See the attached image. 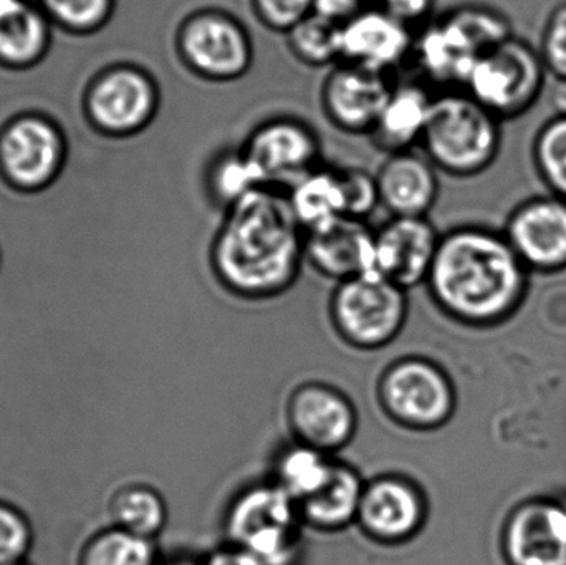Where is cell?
Returning <instances> with one entry per match:
<instances>
[{"label": "cell", "mask_w": 566, "mask_h": 565, "mask_svg": "<svg viewBox=\"0 0 566 565\" xmlns=\"http://www.w3.org/2000/svg\"><path fill=\"white\" fill-rule=\"evenodd\" d=\"M209 262L222 289L242 301L281 297L305 264V231L286 192L261 188L224 211Z\"/></svg>", "instance_id": "cell-1"}, {"label": "cell", "mask_w": 566, "mask_h": 565, "mask_svg": "<svg viewBox=\"0 0 566 565\" xmlns=\"http://www.w3.org/2000/svg\"><path fill=\"white\" fill-rule=\"evenodd\" d=\"M426 284L442 312L474 324L507 311L521 269L511 242L485 229L459 228L439 239Z\"/></svg>", "instance_id": "cell-2"}, {"label": "cell", "mask_w": 566, "mask_h": 565, "mask_svg": "<svg viewBox=\"0 0 566 565\" xmlns=\"http://www.w3.org/2000/svg\"><path fill=\"white\" fill-rule=\"evenodd\" d=\"M514 35L511 19L488 3H462L415 35L411 60L422 82L462 90L475 63Z\"/></svg>", "instance_id": "cell-3"}, {"label": "cell", "mask_w": 566, "mask_h": 565, "mask_svg": "<svg viewBox=\"0 0 566 565\" xmlns=\"http://www.w3.org/2000/svg\"><path fill=\"white\" fill-rule=\"evenodd\" d=\"M502 123L464 90H444L436 95L419 146L438 171L474 178L497 161Z\"/></svg>", "instance_id": "cell-4"}, {"label": "cell", "mask_w": 566, "mask_h": 565, "mask_svg": "<svg viewBox=\"0 0 566 565\" xmlns=\"http://www.w3.org/2000/svg\"><path fill=\"white\" fill-rule=\"evenodd\" d=\"M303 527L298 504L272 480L239 491L224 516L229 546L264 565H296Z\"/></svg>", "instance_id": "cell-5"}, {"label": "cell", "mask_w": 566, "mask_h": 565, "mask_svg": "<svg viewBox=\"0 0 566 565\" xmlns=\"http://www.w3.org/2000/svg\"><path fill=\"white\" fill-rule=\"evenodd\" d=\"M408 312V292L376 272L338 282L328 305L339 341L361 352L391 345L401 335Z\"/></svg>", "instance_id": "cell-6"}, {"label": "cell", "mask_w": 566, "mask_h": 565, "mask_svg": "<svg viewBox=\"0 0 566 565\" xmlns=\"http://www.w3.org/2000/svg\"><path fill=\"white\" fill-rule=\"evenodd\" d=\"M376 401L382 415L402 430L426 433L444 427L454 414V387L431 358L405 355L379 375Z\"/></svg>", "instance_id": "cell-7"}, {"label": "cell", "mask_w": 566, "mask_h": 565, "mask_svg": "<svg viewBox=\"0 0 566 565\" xmlns=\"http://www.w3.org/2000/svg\"><path fill=\"white\" fill-rule=\"evenodd\" d=\"M547 76L537 46L514 33L475 63L462 90L492 115L507 122L531 112L544 92Z\"/></svg>", "instance_id": "cell-8"}, {"label": "cell", "mask_w": 566, "mask_h": 565, "mask_svg": "<svg viewBox=\"0 0 566 565\" xmlns=\"http://www.w3.org/2000/svg\"><path fill=\"white\" fill-rule=\"evenodd\" d=\"M175 49L182 65L206 82H235L254 65L251 32L222 9H199L186 15L176 29Z\"/></svg>", "instance_id": "cell-9"}, {"label": "cell", "mask_w": 566, "mask_h": 565, "mask_svg": "<svg viewBox=\"0 0 566 565\" xmlns=\"http://www.w3.org/2000/svg\"><path fill=\"white\" fill-rule=\"evenodd\" d=\"M161 106L158 75L143 63L112 66L93 82L86 96V109L96 128L119 138L153 128Z\"/></svg>", "instance_id": "cell-10"}, {"label": "cell", "mask_w": 566, "mask_h": 565, "mask_svg": "<svg viewBox=\"0 0 566 565\" xmlns=\"http://www.w3.org/2000/svg\"><path fill=\"white\" fill-rule=\"evenodd\" d=\"M429 517V501L415 478L382 473L366 480L356 526L378 546L398 547L415 541Z\"/></svg>", "instance_id": "cell-11"}, {"label": "cell", "mask_w": 566, "mask_h": 565, "mask_svg": "<svg viewBox=\"0 0 566 565\" xmlns=\"http://www.w3.org/2000/svg\"><path fill=\"white\" fill-rule=\"evenodd\" d=\"M285 421L293 441L336 457L358 433L355 401L335 385L310 380L296 385L285 404Z\"/></svg>", "instance_id": "cell-12"}, {"label": "cell", "mask_w": 566, "mask_h": 565, "mask_svg": "<svg viewBox=\"0 0 566 565\" xmlns=\"http://www.w3.org/2000/svg\"><path fill=\"white\" fill-rule=\"evenodd\" d=\"M241 148L261 172L265 188L285 192L322 165L318 133L295 116L265 119L252 129Z\"/></svg>", "instance_id": "cell-13"}, {"label": "cell", "mask_w": 566, "mask_h": 565, "mask_svg": "<svg viewBox=\"0 0 566 565\" xmlns=\"http://www.w3.org/2000/svg\"><path fill=\"white\" fill-rule=\"evenodd\" d=\"M65 138L52 119L23 115L0 135L3 175L23 191H39L59 176L65 161Z\"/></svg>", "instance_id": "cell-14"}, {"label": "cell", "mask_w": 566, "mask_h": 565, "mask_svg": "<svg viewBox=\"0 0 566 565\" xmlns=\"http://www.w3.org/2000/svg\"><path fill=\"white\" fill-rule=\"evenodd\" d=\"M395 83L386 73L338 62L323 80V115L339 132L369 135L385 108Z\"/></svg>", "instance_id": "cell-15"}, {"label": "cell", "mask_w": 566, "mask_h": 565, "mask_svg": "<svg viewBox=\"0 0 566 565\" xmlns=\"http://www.w3.org/2000/svg\"><path fill=\"white\" fill-rule=\"evenodd\" d=\"M439 239L428 218H391L375 231L373 272L409 292L428 279Z\"/></svg>", "instance_id": "cell-16"}, {"label": "cell", "mask_w": 566, "mask_h": 565, "mask_svg": "<svg viewBox=\"0 0 566 565\" xmlns=\"http://www.w3.org/2000/svg\"><path fill=\"white\" fill-rule=\"evenodd\" d=\"M415 35L381 7L363 9L339 27V62L389 75L411 60Z\"/></svg>", "instance_id": "cell-17"}, {"label": "cell", "mask_w": 566, "mask_h": 565, "mask_svg": "<svg viewBox=\"0 0 566 565\" xmlns=\"http://www.w3.org/2000/svg\"><path fill=\"white\" fill-rule=\"evenodd\" d=\"M305 262L336 284L373 272L375 229L365 219L339 216L305 231Z\"/></svg>", "instance_id": "cell-18"}, {"label": "cell", "mask_w": 566, "mask_h": 565, "mask_svg": "<svg viewBox=\"0 0 566 565\" xmlns=\"http://www.w3.org/2000/svg\"><path fill=\"white\" fill-rule=\"evenodd\" d=\"M424 153L388 155L376 171L379 205L391 218H428L439 198V176Z\"/></svg>", "instance_id": "cell-19"}, {"label": "cell", "mask_w": 566, "mask_h": 565, "mask_svg": "<svg viewBox=\"0 0 566 565\" xmlns=\"http://www.w3.org/2000/svg\"><path fill=\"white\" fill-rule=\"evenodd\" d=\"M507 229L514 251L532 264H565L566 199L555 195L527 199L512 212Z\"/></svg>", "instance_id": "cell-20"}, {"label": "cell", "mask_w": 566, "mask_h": 565, "mask_svg": "<svg viewBox=\"0 0 566 565\" xmlns=\"http://www.w3.org/2000/svg\"><path fill=\"white\" fill-rule=\"evenodd\" d=\"M434 98L428 83H395L378 122L369 133L376 148L392 155L421 145Z\"/></svg>", "instance_id": "cell-21"}, {"label": "cell", "mask_w": 566, "mask_h": 565, "mask_svg": "<svg viewBox=\"0 0 566 565\" xmlns=\"http://www.w3.org/2000/svg\"><path fill=\"white\" fill-rule=\"evenodd\" d=\"M366 480L358 468L336 458L325 486L298 504L303 524L322 534H336L356 526Z\"/></svg>", "instance_id": "cell-22"}, {"label": "cell", "mask_w": 566, "mask_h": 565, "mask_svg": "<svg viewBox=\"0 0 566 565\" xmlns=\"http://www.w3.org/2000/svg\"><path fill=\"white\" fill-rule=\"evenodd\" d=\"M514 565H566V511L532 506L522 511L507 536Z\"/></svg>", "instance_id": "cell-23"}, {"label": "cell", "mask_w": 566, "mask_h": 565, "mask_svg": "<svg viewBox=\"0 0 566 565\" xmlns=\"http://www.w3.org/2000/svg\"><path fill=\"white\" fill-rule=\"evenodd\" d=\"M290 208L303 231L345 216L342 168L316 166L286 191Z\"/></svg>", "instance_id": "cell-24"}, {"label": "cell", "mask_w": 566, "mask_h": 565, "mask_svg": "<svg viewBox=\"0 0 566 565\" xmlns=\"http://www.w3.org/2000/svg\"><path fill=\"white\" fill-rule=\"evenodd\" d=\"M52 22L35 0L0 15V62L25 69L39 62L50 45Z\"/></svg>", "instance_id": "cell-25"}, {"label": "cell", "mask_w": 566, "mask_h": 565, "mask_svg": "<svg viewBox=\"0 0 566 565\" xmlns=\"http://www.w3.org/2000/svg\"><path fill=\"white\" fill-rule=\"evenodd\" d=\"M335 460L332 454L292 440L275 457L272 481L300 504L325 486Z\"/></svg>", "instance_id": "cell-26"}, {"label": "cell", "mask_w": 566, "mask_h": 565, "mask_svg": "<svg viewBox=\"0 0 566 565\" xmlns=\"http://www.w3.org/2000/svg\"><path fill=\"white\" fill-rule=\"evenodd\" d=\"M112 517L113 526L156 541L168 526L169 504L156 484H129L113 501Z\"/></svg>", "instance_id": "cell-27"}, {"label": "cell", "mask_w": 566, "mask_h": 565, "mask_svg": "<svg viewBox=\"0 0 566 565\" xmlns=\"http://www.w3.org/2000/svg\"><path fill=\"white\" fill-rule=\"evenodd\" d=\"M261 188L264 179L242 148L222 149L206 169V191L222 211Z\"/></svg>", "instance_id": "cell-28"}, {"label": "cell", "mask_w": 566, "mask_h": 565, "mask_svg": "<svg viewBox=\"0 0 566 565\" xmlns=\"http://www.w3.org/2000/svg\"><path fill=\"white\" fill-rule=\"evenodd\" d=\"M159 561L155 540L112 527L88 544L82 565H158Z\"/></svg>", "instance_id": "cell-29"}, {"label": "cell", "mask_w": 566, "mask_h": 565, "mask_svg": "<svg viewBox=\"0 0 566 565\" xmlns=\"http://www.w3.org/2000/svg\"><path fill=\"white\" fill-rule=\"evenodd\" d=\"M285 35L290 52L303 65L323 69L339 62V25L315 13L296 23Z\"/></svg>", "instance_id": "cell-30"}, {"label": "cell", "mask_w": 566, "mask_h": 565, "mask_svg": "<svg viewBox=\"0 0 566 565\" xmlns=\"http://www.w3.org/2000/svg\"><path fill=\"white\" fill-rule=\"evenodd\" d=\"M532 161L551 195L566 199V115H554L537 129Z\"/></svg>", "instance_id": "cell-31"}, {"label": "cell", "mask_w": 566, "mask_h": 565, "mask_svg": "<svg viewBox=\"0 0 566 565\" xmlns=\"http://www.w3.org/2000/svg\"><path fill=\"white\" fill-rule=\"evenodd\" d=\"M40 9L70 32H93L108 22L115 10V0H35Z\"/></svg>", "instance_id": "cell-32"}, {"label": "cell", "mask_w": 566, "mask_h": 565, "mask_svg": "<svg viewBox=\"0 0 566 565\" xmlns=\"http://www.w3.org/2000/svg\"><path fill=\"white\" fill-rule=\"evenodd\" d=\"M537 49L548 75L566 82V0L548 12Z\"/></svg>", "instance_id": "cell-33"}, {"label": "cell", "mask_w": 566, "mask_h": 565, "mask_svg": "<svg viewBox=\"0 0 566 565\" xmlns=\"http://www.w3.org/2000/svg\"><path fill=\"white\" fill-rule=\"evenodd\" d=\"M32 547V531L25 517L0 503V565L25 563Z\"/></svg>", "instance_id": "cell-34"}, {"label": "cell", "mask_w": 566, "mask_h": 565, "mask_svg": "<svg viewBox=\"0 0 566 565\" xmlns=\"http://www.w3.org/2000/svg\"><path fill=\"white\" fill-rule=\"evenodd\" d=\"M343 191H345V216L366 219L379 205L376 176L366 169L342 168Z\"/></svg>", "instance_id": "cell-35"}, {"label": "cell", "mask_w": 566, "mask_h": 565, "mask_svg": "<svg viewBox=\"0 0 566 565\" xmlns=\"http://www.w3.org/2000/svg\"><path fill=\"white\" fill-rule=\"evenodd\" d=\"M251 6L262 25L279 33L289 32L313 12V0H251Z\"/></svg>", "instance_id": "cell-36"}, {"label": "cell", "mask_w": 566, "mask_h": 565, "mask_svg": "<svg viewBox=\"0 0 566 565\" xmlns=\"http://www.w3.org/2000/svg\"><path fill=\"white\" fill-rule=\"evenodd\" d=\"M379 7L402 25L418 32L426 23L431 22L436 0H381Z\"/></svg>", "instance_id": "cell-37"}, {"label": "cell", "mask_w": 566, "mask_h": 565, "mask_svg": "<svg viewBox=\"0 0 566 565\" xmlns=\"http://www.w3.org/2000/svg\"><path fill=\"white\" fill-rule=\"evenodd\" d=\"M365 9V0H313V12L335 25H345Z\"/></svg>", "instance_id": "cell-38"}, {"label": "cell", "mask_w": 566, "mask_h": 565, "mask_svg": "<svg viewBox=\"0 0 566 565\" xmlns=\"http://www.w3.org/2000/svg\"><path fill=\"white\" fill-rule=\"evenodd\" d=\"M205 565H264L261 561L255 559L251 554L238 550V547L229 546L226 544L221 550L216 553L209 554L206 559H202Z\"/></svg>", "instance_id": "cell-39"}, {"label": "cell", "mask_w": 566, "mask_h": 565, "mask_svg": "<svg viewBox=\"0 0 566 565\" xmlns=\"http://www.w3.org/2000/svg\"><path fill=\"white\" fill-rule=\"evenodd\" d=\"M551 102L552 105H554L555 115H566L565 80H555L554 90H552Z\"/></svg>", "instance_id": "cell-40"}, {"label": "cell", "mask_w": 566, "mask_h": 565, "mask_svg": "<svg viewBox=\"0 0 566 565\" xmlns=\"http://www.w3.org/2000/svg\"><path fill=\"white\" fill-rule=\"evenodd\" d=\"M158 565H205L202 564V559H192L189 556H175L169 557V559L159 561Z\"/></svg>", "instance_id": "cell-41"}, {"label": "cell", "mask_w": 566, "mask_h": 565, "mask_svg": "<svg viewBox=\"0 0 566 565\" xmlns=\"http://www.w3.org/2000/svg\"><path fill=\"white\" fill-rule=\"evenodd\" d=\"M7 565H29L27 563H15V564H7Z\"/></svg>", "instance_id": "cell-42"}]
</instances>
